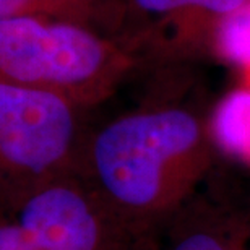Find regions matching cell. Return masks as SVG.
<instances>
[{
	"mask_svg": "<svg viewBox=\"0 0 250 250\" xmlns=\"http://www.w3.org/2000/svg\"><path fill=\"white\" fill-rule=\"evenodd\" d=\"M213 146L208 124L190 109L145 107L89 135L80 177L142 237L186 207L211 167Z\"/></svg>",
	"mask_w": 250,
	"mask_h": 250,
	"instance_id": "cell-1",
	"label": "cell"
},
{
	"mask_svg": "<svg viewBox=\"0 0 250 250\" xmlns=\"http://www.w3.org/2000/svg\"><path fill=\"white\" fill-rule=\"evenodd\" d=\"M124 39L44 17L0 18V83L42 89L89 109L137 65Z\"/></svg>",
	"mask_w": 250,
	"mask_h": 250,
	"instance_id": "cell-2",
	"label": "cell"
},
{
	"mask_svg": "<svg viewBox=\"0 0 250 250\" xmlns=\"http://www.w3.org/2000/svg\"><path fill=\"white\" fill-rule=\"evenodd\" d=\"M83 111L59 94L0 83V213L47 184L80 176L89 137Z\"/></svg>",
	"mask_w": 250,
	"mask_h": 250,
	"instance_id": "cell-3",
	"label": "cell"
},
{
	"mask_svg": "<svg viewBox=\"0 0 250 250\" xmlns=\"http://www.w3.org/2000/svg\"><path fill=\"white\" fill-rule=\"evenodd\" d=\"M12 214L24 229L28 250H133L140 239L80 176L41 187Z\"/></svg>",
	"mask_w": 250,
	"mask_h": 250,
	"instance_id": "cell-4",
	"label": "cell"
},
{
	"mask_svg": "<svg viewBox=\"0 0 250 250\" xmlns=\"http://www.w3.org/2000/svg\"><path fill=\"white\" fill-rule=\"evenodd\" d=\"M127 33L125 39L135 51L146 46L153 34L164 26L174 28L182 44L188 38L213 34L224 20L236 13L247 0H125Z\"/></svg>",
	"mask_w": 250,
	"mask_h": 250,
	"instance_id": "cell-5",
	"label": "cell"
},
{
	"mask_svg": "<svg viewBox=\"0 0 250 250\" xmlns=\"http://www.w3.org/2000/svg\"><path fill=\"white\" fill-rule=\"evenodd\" d=\"M7 17L62 20L119 39L127 33L125 0H0V18Z\"/></svg>",
	"mask_w": 250,
	"mask_h": 250,
	"instance_id": "cell-6",
	"label": "cell"
},
{
	"mask_svg": "<svg viewBox=\"0 0 250 250\" xmlns=\"http://www.w3.org/2000/svg\"><path fill=\"white\" fill-rule=\"evenodd\" d=\"M208 128L216 146L250 164V89H237L224 98Z\"/></svg>",
	"mask_w": 250,
	"mask_h": 250,
	"instance_id": "cell-7",
	"label": "cell"
},
{
	"mask_svg": "<svg viewBox=\"0 0 250 250\" xmlns=\"http://www.w3.org/2000/svg\"><path fill=\"white\" fill-rule=\"evenodd\" d=\"M166 250H244L231 231L211 219L192 218L179 223Z\"/></svg>",
	"mask_w": 250,
	"mask_h": 250,
	"instance_id": "cell-8",
	"label": "cell"
},
{
	"mask_svg": "<svg viewBox=\"0 0 250 250\" xmlns=\"http://www.w3.org/2000/svg\"><path fill=\"white\" fill-rule=\"evenodd\" d=\"M216 44L223 56L250 67V0L219 24Z\"/></svg>",
	"mask_w": 250,
	"mask_h": 250,
	"instance_id": "cell-9",
	"label": "cell"
},
{
	"mask_svg": "<svg viewBox=\"0 0 250 250\" xmlns=\"http://www.w3.org/2000/svg\"><path fill=\"white\" fill-rule=\"evenodd\" d=\"M133 250H161V249H158L156 244H154L153 241H149L146 236H143V237H140L137 241Z\"/></svg>",
	"mask_w": 250,
	"mask_h": 250,
	"instance_id": "cell-10",
	"label": "cell"
}]
</instances>
